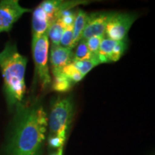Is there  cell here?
<instances>
[{"label":"cell","mask_w":155,"mask_h":155,"mask_svg":"<svg viewBox=\"0 0 155 155\" xmlns=\"http://www.w3.org/2000/svg\"><path fill=\"white\" fill-rule=\"evenodd\" d=\"M48 125L47 114L41 105L23 108L9 146L11 155H38Z\"/></svg>","instance_id":"1"},{"label":"cell","mask_w":155,"mask_h":155,"mask_svg":"<svg viewBox=\"0 0 155 155\" xmlns=\"http://www.w3.org/2000/svg\"><path fill=\"white\" fill-rule=\"evenodd\" d=\"M28 60L19 53L15 45L8 43L0 53V68L5 89L10 105L18 104L24 98L26 86L25 75Z\"/></svg>","instance_id":"2"},{"label":"cell","mask_w":155,"mask_h":155,"mask_svg":"<svg viewBox=\"0 0 155 155\" xmlns=\"http://www.w3.org/2000/svg\"><path fill=\"white\" fill-rule=\"evenodd\" d=\"M73 114L74 104L71 97L58 98L54 101L48 118L50 137H58L65 141Z\"/></svg>","instance_id":"3"},{"label":"cell","mask_w":155,"mask_h":155,"mask_svg":"<svg viewBox=\"0 0 155 155\" xmlns=\"http://www.w3.org/2000/svg\"><path fill=\"white\" fill-rule=\"evenodd\" d=\"M32 50L36 74L42 88L44 89L47 88L52 81L48 65L49 50V38L48 33L38 38L32 37Z\"/></svg>","instance_id":"4"},{"label":"cell","mask_w":155,"mask_h":155,"mask_svg":"<svg viewBox=\"0 0 155 155\" xmlns=\"http://www.w3.org/2000/svg\"><path fill=\"white\" fill-rule=\"evenodd\" d=\"M137 16L129 13H114L106 25L105 34L107 38L115 41L126 40L131 25Z\"/></svg>","instance_id":"5"},{"label":"cell","mask_w":155,"mask_h":155,"mask_svg":"<svg viewBox=\"0 0 155 155\" xmlns=\"http://www.w3.org/2000/svg\"><path fill=\"white\" fill-rule=\"evenodd\" d=\"M30 12L31 9L21 7L17 0L0 2V32H8L24 13Z\"/></svg>","instance_id":"6"},{"label":"cell","mask_w":155,"mask_h":155,"mask_svg":"<svg viewBox=\"0 0 155 155\" xmlns=\"http://www.w3.org/2000/svg\"><path fill=\"white\" fill-rule=\"evenodd\" d=\"M115 12H97L88 15L82 40L96 36L104 37L106 25Z\"/></svg>","instance_id":"7"},{"label":"cell","mask_w":155,"mask_h":155,"mask_svg":"<svg viewBox=\"0 0 155 155\" xmlns=\"http://www.w3.org/2000/svg\"><path fill=\"white\" fill-rule=\"evenodd\" d=\"M126 49V40L115 41L107 38H104L101 43L97 58L100 64L118 61L124 53Z\"/></svg>","instance_id":"8"},{"label":"cell","mask_w":155,"mask_h":155,"mask_svg":"<svg viewBox=\"0 0 155 155\" xmlns=\"http://www.w3.org/2000/svg\"><path fill=\"white\" fill-rule=\"evenodd\" d=\"M74 53L73 50L61 45H52L50 53V62L52 73L61 72L63 68L73 62Z\"/></svg>","instance_id":"9"},{"label":"cell","mask_w":155,"mask_h":155,"mask_svg":"<svg viewBox=\"0 0 155 155\" xmlns=\"http://www.w3.org/2000/svg\"><path fill=\"white\" fill-rule=\"evenodd\" d=\"M51 22L41 6L36 7L32 15V37L38 38L48 33Z\"/></svg>","instance_id":"10"},{"label":"cell","mask_w":155,"mask_h":155,"mask_svg":"<svg viewBox=\"0 0 155 155\" xmlns=\"http://www.w3.org/2000/svg\"><path fill=\"white\" fill-rule=\"evenodd\" d=\"M88 15L83 9H78L75 15V22L73 25V48L76 47L79 42L82 40L83 32L86 26V19Z\"/></svg>","instance_id":"11"},{"label":"cell","mask_w":155,"mask_h":155,"mask_svg":"<svg viewBox=\"0 0 155 155\" xmlns=\"http://www.w3.org/2000/svg\"><path fill=\"white\" fill-rule=\"evenodd\" d=\"M65 29V25L59 18L55 19L53 23L50 25L48 31V38L50 39L52 42V45H60V42L64 30Z\"/></svg>","instance_id":"12"},{"label":"cell","mask_w":155,"mask_h":155,"mask_svg":"<svg viewBox=\"0 0 155 155\" xmlns=\"http://www.w3.org/2000/svg\"><path fill=\"white\" fill-rule=\"evenodd\" d=\"M54 80L52 84L53 90L57 92L64 93L69 91L73 83L63 74V72L53 73Z\"/></svg>","instance_id":"13"},{"label":"cell","mask_w":155,"mask_h":155,"mask_svg":"<svg viewBox=\"0 0 155 155\" xmlns=\"http://www.w3.org/2000/svg\"><path fill=\"white\" fill-rule=\"evenodd\" d=\"M76 51L74 54L73 61H86V60H91L96 58L89 51L88 45H87L86 40H81L77 45Z\"/></svg>","instance_id":"14"},{"label":"cell","mask_w":155,"mask_h":155,"mask_svg":"<svg viewBox=\"0 0 155 155\" xmlns=\"http://www.w3.org/2000/svg\"><path fill=\"white\" fill-rule=\"evenodd\" d=\"M72 63L83 77L86 76V75L88 74L94 68L100 64L98 60L96 59V58L91 60H86V61H73Z\"/></svg>","instance_id":"15"},{"label":"cell","mask_w":155,"mask_h":155,"mask_svg":"<svg viewBox=\"0 0 155 155\" xmlns=\"http://www.w3.org/2000/svg\"><path fill=\"white\" fill-rule=\"evenodd\" d=\"M62 72L73 83L80 82L84 78L79 73V71H78L73 63H70L67 66L63 68V69L62 70Z\"/></svg>","instance_id":"16"},{"label":"cell","mask_w":155,"mask_h":155,"mask_svg":"<svg viewBox=\"0 0 155 155\" xmlns=\"http://www.w3.org/2000/svg\"><path fill=\"white\" fill-rule=\"evenodd\" d=\"M73 26L66 27L64 30L62 36L60 45L62 47L69 48L73 50Z\"/></svg>","instance_id":"17"},{"label":"cell","mask_w":155,"mask_h":155,"mask_svg":"<svg viewBox=\"0 0 155 155\" xmlns=\"http://www.w3.org/2000/svg\"><path fill=\"white\" fill-rule=\"evenodd\" d=\"M104 38V37L96 36L86 40V43L87 45H88L89 51L97 60H98L97 56H98V51H99L101 43V41Z\"/></svg>","instance_id":"18"},{"label":"cell","mask_w":155,"mask_h":155,"mask_svg":"<svg viewBox=\"0 0 155 155\" xmlns=\"http://www.w3.org/2000/svg\"><path fill=\"white\" fill-rule=\"evenodd\" d=\"M51 155H63V148H60L58 149V151L53 154H52Z\"/></svg>","instance_id":"19"}]
</instances>
